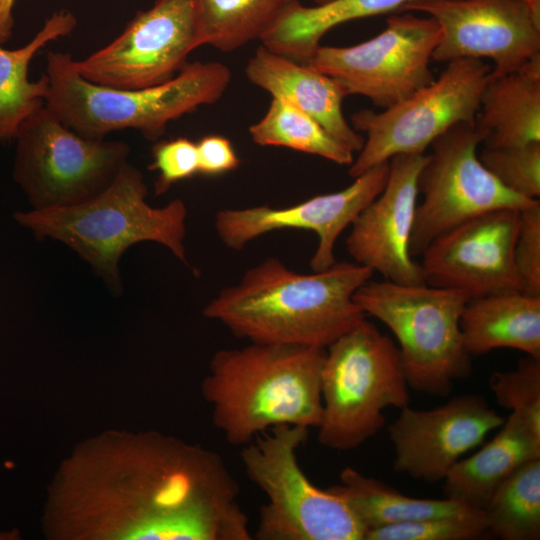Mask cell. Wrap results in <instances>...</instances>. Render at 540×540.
I'll list each match as a JSON object with an SVG mask.
<instances>
[{"mask_svg": "<svg viewBox=\"0 0 540 540\" xmlns=\"http://www.w3.org/2000/svg\"><path fill=\"white\" fill-rule=\"evenodd\" d=\"M124 489L126 539H253L239 484L216 451L157 432L131 437Z\"/></svg>", "mask_w": 540, "mask_h": 540, "instance_id": "obj_1", "label": "cell"}, {"mask_svg": "<svg viewBox=\"0 0 540 540\" xmlns=\"http://www.w3.org/2000/svg\"><path fill=\"white\" fill-rule=\"evenodd\" d=\"M373 273L336 261L300 274L268 257L223 288L203 315L251 343L327 348L365 319L353 296Z\"/></svg>", "mask_w": 540, "mask_h": 540, "instance_id": "obj_2", "label": "cell"}, {"mask_svg": "<svg viewBox=\"0 0 540 540\" xmlns=\"http://www.w3.org/2000/svg\"><path fill=\"white\" fill-rule=\"evenodd\" d=\"M326 348L251 343L216 351L201 384L213 425L247 445L278 425L318 428Z\"/></svg>", "mask_w": 540, "mask_h": 540, "instance_id": "obj_3", "label": "cell"}, {"mask_svg": "<svg viewBox=\"0 0 540 540\" xmlns=\"http://www.w3.org/2000/svg\"><path fill=\"white\" fill-rule=\"evenodd\" d=\"M143 174L127 162L98 195L78 204L15 214L37 238L58 240L77 252L113 288H120L119 261L144 241L167 247L188 265L185 250L187 208L181 199L163 207L146 202Z\"/></svg>", "mask_w": 540, "mask_h": 540, "instance_id": "obj_4", "label": "cell"}, {"mask_svg": "<svg viewBox=\"0 0 540 540\" xmlns=\"http://www.w3.org/2000/svg\"><path fill=\"white\" fill-rule=\"evenodd\" d=\"M73 60L70 53H47L45 105L67 127L90 139L134 129L155 141L172 120L217 102L232 78L220 62L195 61L163 84L119 89L87 81L75 70Z\"/></svg>", "mask_w": 540, "mask_h": 540, "instance_id": "obj_5", "label": "cell"}, {"mask_svg": "<svg viewBox=\"0 0 540 540\" xmlns=\"http://www.w3.org/2000/svg\"><path fill=\"white\" fill-rule=\"evenodd\" d=\"M408 387L398 346L364 319L326 348L319 443L359 447L385 425L384 409L409 405Z\"/></svg>", "mask_w": 540, "mask_h": 540, "instance_id": "obj_6", "label": "cell"}, {"mask_svg": "<svg viewBox=\"0 0 540 540\" xmlns=\"http://www.w3.org/2000/svg\"><path fill=\"white\" fill-rule=\"evenodd\" d=\"M353 298L365 315L380 320L396 337L412 389L447 396L455 381L471 374L472 356L464 347L460 329L469 298L462 293L427 283L368 280Z\"/></svg>", "mask_w": 540, "mask_h": 540, "instance_id": "obj_7", "label": "cell"}, {"mask_svg": "<svg viewBox=\"0 0 540 540\" xmlns=\"http://www.w3.org/2000/svg\"><path fill=\"white\" fill-rule=\"evenodd\" d=\"M308 427L278 425L241 451L245 474L267 496L259 512L257 540H364L366 528L347 503L313 485L297 452Z\"/></svg>", "mask_w": 540, "mask_h": 540, "instance_id": "obj_8", "label": "cell"}, {"mask_svg": "<svg viewBox=\"0 0 540 540\" xmlns=\"http://www.w3.org/2000/svg\"><path fill=\"white\" fill-rule=\"evenodd\" d=\"M14 178L33 209L86 201L105 190L128 162L123 141L76 133L42 106L19 127Z\"/></svg>", "mask_w": 540, "mask_h": 540, "instance_id": "obj_9", "label": "cell"}, {"mask_svg": "<svg viewBox=\"0 0 540 540\" xmlns=\"http://www.w3.org/2000/svg\"><path fill=\"white\" fill-rule=\"evenodd\" d=\"M491 69L483 60L457 59L433 82L382 112L354 113L353 126L366 138L348 174L356 178L399 154H424L451 127L475 123Z\"/></svg>", "mask_w": 540, "mask_h": 540, "instance_id": "obj_10", "label": "cell"}, {"mask_svg": "<svg viewBox=\"0 0 540 540\" xmlns=\"http://www.w3.org/2000/svg\"><path fill=\"white\" fill-rule=\"evenodd\" d=\"M482 137L475 123H459L431 144L422 167L410 240L411 256H421L439 235L485 212L522 210L538 200L520 196L502 185L478 158Z\"/></svg>", "mask_w": 540, "mask_h": 540, "instance_id": "obj_11", "label": "cell"}, {"mask_svg": "<svg viewBox=\"0 0 540 540\" xmlns=\"http://www.w3.org/2000/svg\"><path fill=\"white\" fill-rule=\"evenodd\" d=\"M440 36L432 17L400 12L373 38L347 47L320 45L306 63L337 80L347 95L386 109L434 81L430 63Z\"/></svg>", "mask_w": 540, "mask_h": 540, "instance_id": "obj_12", "label": "cell"}, {"mask_svg": "<svg viewBox=\"0 0 540 540\" xmlns=\"http://www.w3.org/2000/svg\"><path fill=\"white\" fill-rule=\"evenodd\" d=\"M205 45L194 0H156L139 11L122 33L88 57L73 60L87 81L141 89L174 78L190 53Z\"/></svg>", "mask_w": 540, "mask_h": 540, "instance_id": "obj_13", "label": "cell"}, {"mask_svg": "<svg viewBox=\"0 0 540 540\" xmlns=\"http://www.w3.org/2000/svg\"><path fill=\"white\" fill-rule=\"evenodd\" d=\"M405 11L424 12L439 24L433 61L487 58L491 74L500 75L540 55V18L522 0H417L399 12Z\"/></svg>", "mask_w": 540, "mask_h": 540, "instance_id": "obj_14", "label": "cell"}, {"mask_svg": "<svg viewBox=\"0 0 540 540\" xmlns=\"http://www.w3.org/2000/svg\"><path fill=\"white\" fill-rule=\"evenodd\" d=\"M388 173L389 161H386L354 178L352 184L340 191L317 195L295 205L222 209L215 214L216 233L227 248L238 251L275 230L313 231L318 244L310 267L313 271L327 269L336 262L334 250L339 236L382 192Z\"/></svg>", "mask_w": 540, "mask_h": 540, "instance_id": "obj_15", "label": "cell"}, {"mask_svg": "<svg viewBox=\"0 0 540 540\" xmlns=\"http://www.w3.org/2000/svg\"><path fill=\"white\" fill-rule=\"evenodd\" d=\"M519 210L497 209L437 236L422 252L427 284L468 298L521 290L514 264Z\"/></svg>", "mask_w": 540, "mask_h": 540, "instance_id": "obj_16", "label": "cell"}, {"mask_svg": "<svg viewBox=\"0 0 540 540\" xmlns=\"http://www.w3.org/2000/svg\"><path fill=\"white\" fill-rule=\"evenodd\" d=\"M504 418L479 395L465 394L430 410L405 406L388 427L393 469L424 482L444 480L461 456L480 445Z\"/></svg>", "mask_w": 540, "mask_h": 540, "instance_id": "obj_17", "label": "cell"}, {"mask_svg": "<svg viewBox=\"0 0 540 540\" xmlns=\"http://www.w3.org/2000/svg\"><path fill=\"white\" fill-rule=\"evenodd\" d=\"M426 160L424 154L392 157L384 189L353 221L346 240L355 263L398 284H426L420 263L410 254L418 178Z\"/></svg>", "mask_w": 540, "mask_h": 540, "instance_id": "obj_18", "label": "cell"}, {"mask_svg": "<svg viewBox=\"0 0 540 540\" xmlns=\"http://www.w3.org/2000/svg\"><path fill=\"white\" fill-rule=\"evenodd\" d=\"M248 80L317 121L325 131L351 152H359L364 137L344 117L342 103L347 95L334 78L307 63L274 53L263 45L245 67Z\"/></svg>", "mask_w": 540, "mask_h": 540, "instance_id": "obj_19", "label": "cell"}, {"mask_svg": "<svg viewBox=\"0 0 540 540\" xmlns=\"http://www.w3.org/2000/svg\"><path fill=\"white\" fill-rule=\"evenodd\" d=\"M499 432L472 456L457 461L444 478V493L484 510L497 487L525 462L540 458V425L511 412Z\"/></svg>", "mask_w": 540, "mask_h": 540, "instance_id": "obj_20", "label": "cell"}, {"mask_svg": "<svg viewBox=\"0 0 540 540\" xmlns=\"http://www.w3.org/2000/svg\"><path fill=\"white\" fill-rule=\"evenodd\" d=\"M475 127L484 147L540 142V55L514 71L490 73L481 93Z\"/></svg>", "mask_w": 540, "mask_h": 540, "instance_id": "obj_21", "label": "cell"}, {"mask_svg": "<svg viewBox=\"0 0 540 540\" xmlns=\"http://www.w3.org/2000/svg\"><path fill=\"white\" fill-rule=\"evenodd\" d=\"M460 329L470 356L512 348L540 357V296L508 290L469 298Z\"/></svg>", "mask_w": 540, "mask_h": 540, "instance_id": "obj_22", "label": "cell"}, {"mask_svg": "<svg viewBox=\"0 0 540 540\" xmlns=\"http://www.w3.org/2000/svg\"><path fill=\"white\" fill-rule=\"evenodd\" d=\"M417 0H330L314 6L293 1L260 41L268 50L306 63L332 28L370 16L400 11Z\"/></svg>", "mask_w": 540, "mask_h": 540, "instance_id": "obj_23", "label": "cell"}, {"mask_svg": "<svg viewBox=\"0 0 540 540\" xmlns=\"http://www.w3.org/2000/svg\"><path fill=\"white\" fill-rule=\"evenodd\" d=\"M76 24L71 11H56L24 46L10 50L0 44V143L14 139L21 124L45 105L48 77L29 80L32 59L49 42L69 35Z\"/></svg>", "mask_w": 540, "mask_h": 540, "instance_id": "obj_24", "label": "cell"}, {"mask_svg": "<svg viewBox=\"0 0 540 540\" xmlns=\"http://www.w3.org/2000/svg\"><path fill=\"white\" fill-rule=\"evenodd\" d=\"M340 480L341 484L328 489L347 503L366 528V532L393 524L433 517L467 515L479 510L447 497L418 499L404 495L352 467L341 471Z\"/></svg>", "mask_w": 540, "mask_h": 540, "instance_id": "obj_25", "label": "cell"}, {"mask_svg": "<svg viewBox=\"0 0 540 540\" xmlns=\"http://www.w3.org/2000/svg\"><path fill=\"white\" fill-rule=\"evenodd\" d=\"M205 45L232 52L260 40L295 0H194Z\"/></svg>", "mask_w": 540, "mask_h": 540, "instance_id": "obj_26", "label": "cell"}, {"mask_svg": "<svg viewBox=\"0 0 540 540\" xmlns=\"http://www.w3.org/2000/svg\"><path fill=\"white\" fill-rule=\"evenodd\" d=\"M489 532L502 540L540 538V458L518 467L494 491L485 509Z\"/></svg>", "mask_w": 540, "mask_h": 540, "instance_id": "obj_27", "label": "cell"}, {"mask_svg": "<svg viewBox=\"0 0 540 540\" xmlns=\"http://www.w3.org/2000/svg\"><path fill=\"white\" fill-rule=\"evenodd\" d=\"M254 143L286 147L350 166L354 153L335 140L312 117L292 104L272 97L265 115L249 127Z\"/></svg>", "mask_w": 540, "mask_h": 540, "instance_id": "obj_28", "label": "cell"}, {"mask_svg": "<svg viewBox=\"0 0 540 540\" xmlns=\"http://www.w3.org/2000/svg\"><path fill=\"white\" fill-rule=\"evenodd\" d=\"M489 532L484 510L426 518L368 530L364 540H474Z\"/></svg>", "mask_w": 540, "mask_h": 540, "instance_id": "obj_29", "label": "cell"}, {"mask_svg": "<svg viewBox=\"0 0 540 540\" xmlns=\"http://www.w3.org/2000/svg\"><path fill=\"white\" fill-rule=\"evenodd\" d=\"M481 163L510 191L528 199L540 197V142L517 147H484Z\"/></svg>", "mask_w": 540, "mask_h": 540, "instance_id": "obj_30", "label": "cell"}, {"mask_svg": "<svg viewBox=\"0 0 540 540\" xmlns=\"http://www.w3.org/2000/svg\"><path fill=\"white\" fill-rule=\"evenodd\" d=\"M497 403L540 425V357L521 358L512 371H496L489 379Z\"/></svg>", "mask_w": 540, "mask_h": 540, "instance_id": "obj_31", "label": "cell"}, {"mask_svg": "<svg viewBox=\"0 0 540 540\" xmlns=\"http://www.w3.org/2000/svg\"><path fill=\"white\" fill-rule=\"evenodd\" d=\"M514 264L521 291L540 296V201L519 211Z\"/></svg>", "mask_w": 540, "mask_h": 540, "instance_id": "obj_32", "label": "cell"}, {"mask_svg": "<svg viewBox=\"0 0 540 540\" xmlns=\"http://www.w3.org/2000/svg\"><path fill=\"white\" fill-rule=\"evenodd\" d=\"M153 161L149 169L158 171L155 194L161 195L182 180L198 174L196 142L178 137L157 142L152 148Z\"/></svg>", "mask_w": 540, "mask_h": 540, "instance_id": "obj_33", "label": "cell"}, {"mask_svg": "<svg viewBox=\"0 0 540 540\" xmlns=\"http://www.w3.org/2000/svg\"><path fill=\"white\" fill-rule=\"evenodd\" d=\"M198 174L221 175L238 168L240 159L229 139L220 135H207L197 143Z\"/></svg>", "mask_w": 540, "mask_h": 540, "instance_id": "obj_34", "label": "cell"}, {"mask_svg": "<svg viewBox=\"0 0 540 540\" xmlns=\"http://www.w3.org/2000/svg\"><path fill=\"white\" fill-rule=\"evenodd\" d=\"M16 0H0V44H5L13 34V8Z\"/></svg>", "mask_w": 540, "mask_h": 540, "instance_id": "obj_35", "label": "cell"}, {"mask_svg": "<svg viewBox=\"0 0 540 540\" xmlns=\"http://www.w3.org/2000/svg\"><path fill=\"white\" fill-rule=\"evenodd\" d=\"M533 12V14L540 18V0H522Z\"/></svg>", "mask_w": 540, "mask_h": 540, "instance_id": "obj_36", "label": "cell"}, {"mask_svg": "<svg viewBox=\"0 0 540 540\" xmlns=\"http://www.w3.org/2000/svg\"><path fill=\"white\" fill-rule=\"evenodd\" d=\"M315 4H322V3H325V2H328L330 0H312Z\"/></svg>", "mask_w": 540, "mask_h": 540, "instance_id": "obj_37", "label": "cell"}, {"mask_svg": "<svg viewBox=\"0 0 540 540\" xmlns=\"http://www.w3.org/2000/svg\"><path fill=\"white\" fill-rule=\"evenodd\" d=\"M6 538H10V537H5L4 534H1V533H0V539H6Z\"/></svg>", "mask_w": 540, "mask_h": 540, "instance_id": "obj_38", "label": "cell"}]
</instances>
